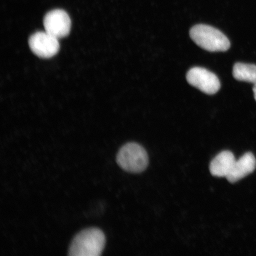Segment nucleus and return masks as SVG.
I'll list each match as a JSON object with an SVG mask.
<instances>
[{"instance_id": "1", "label": "nucleus", "mask_w": 256, "mask_h": 256, "mask_svg": "<svg viewBox=\"0 0 256 256\" xmlns=\"http://www.w3.org/2000/svg\"><path fill=\"white\" fill-rule=\"evenodd\" d=\"M105 236L101 230L90 228L83 230L73 238L68 254L72 256H98L104 248Z\"/></svg>"}, {"instance_id": "2", "label": "nucleus", "mask_w": 256, "mask_h": 256, "mask_svg": "<svg viewBox=\"0 0 256 256\" xmlns=\"http://www.w3.org/2000/svg\"><path fill=\"white\" fill-rule=\"evenodd\" d=\"M190 36L198 46L210 52H225L231 46L222 32L206 24L195 25L190 30Z\"/></svg>"}, {"instance_id": "3", "label": "nucleus", "mask_w": 256, "mask_h": 256, "mask_svg": "<svg viewBox=\"0 0 256 256\" xmlns=\"http://www.w3.org/2000/svg\"><path fill=\"white\" fill-rule=\"evenodd\" d=\"M116 161L124 170L138 174L147 168L148 156L142 146L135 142H130L126 144L120 150Z\"/></svg>"}, {"instance_id": "4", "label": "nucleus", "mask_w": 256, "mask_h": 256, "mask_svg": "<svg viewBox=\"0 0 256 256\" xmlns=\"http://www.w3.org/2000/svg\"><path fill=\"white\" fill-rule=\"evenodd\" d=\"M187 81L194 87L207 94H214L219 91L220 83L217 76L206 68L194 67L188 72Z\"/></svg>"}, {"instance_id": "5", "label": "nucleus", "mask_w": 256, "mask_h": 256, "mask_svg": "<svg viewBox=\"0 0 256 256\" xmlns=\"http://www.w3.org/2000/svg\"><path fill=\"white\" fill-rule=\"evenodd\" d=\"M28 46L35 55L42 58L55 56L60 50L58 39L46 31L32 34L28 40Z\"/></svg>"}, {"instance_id": "6", "label": "nucleus", "mask_w": 256, "mask_h": 256, "mask_svg": "<svg viewBox=\"0 0 256 256\" xmlns=\"http://www.w3.org/2000/svg\"><path fill=\"white\" fill-rule=\"evenodd\" d=\"M44 24L48 34L59 40L68 36L71 30L72 22L66 12L57 9L48 12L44 16Z\"/></svg>"}, {"instance_id": "7", "label": "nucleus", "mask_w": 256, "mask_h": 256, "mask_svg": "<svg viewBox=\"0 0 256 256\" xmlns=\"http://www.w3.org/2000/svg\"><path fill=\"white\" fill-rule=\"evenodd\" d=\"M256 168V160L254 154L246 152L238 160H236L231 172L226 178L234 184L254 171Z\"/></svg>"}, {"instance_id": "8", "label": "nucleus", "mask_w": 256, "mask_h": 256, "mask_svg": "<svg viewBox=\"0 0 256 256\" xmlns=\"http://www.w3.org/2000/svg\"><path fill=\"white\" fill-rule=\"evenodd\" d=\"M236 160L234 156L231 152H220L210 162V174L216 177L226 178L231 172Z\"/></svg>"}, {"instance_id": "9", "label": "nucleus", "mask_w": 256, "mask_h": 256, "mask_svg": "<svg viewBox=\"0 0 256 256\" xmlns=\"http://www.w3.org/2000/svg\"><path fill=\"white\" fill-rule=\"evenodd\" d=\"M234 78L240 82L256 84V66L254 64L236 63L232 70Z\"/></svg>"}, {"instance_id": "10", "label": "nucleus", "mask_w": 256, "mask_h": 256, "mask_svg": "<svg viewBox=\"0 0 256 256\" xmlns=\"http://www.w3.org/2000/svg\"><path fill=\"white\" fill-rule=\"evenodd\" d=\"M252 90H254V97L255 98V100L256 101V84H254V88H252Z\"/></svg>"}]
</instances>
